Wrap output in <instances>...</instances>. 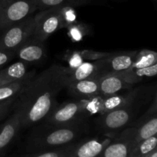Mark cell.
<instances>
[{"label":"cell","instance_id":"obj_26","mask_svg":"<svg viewBox=\"0 0 157 157\" xmlns=\"http://www.w3.org/2000/svg\"><path fill=\"white\" fill-rule=\"evenodd\" d=\"M16 100L17 98H13V99L0 103V123L3 120L6 119L9 116V113L12 111Z\"/></svg>","mask_w":157,"mask_h":157},{"label":"cell","instance_id":"obj_11","mask_svg":"<svg viewBox=\"0 0 157 157\" xmlns=\"http://www.w3.org/2000/svg\"><path fill=\"white\" fill-rule=\"evenodd\" d=\"M138 51L112 52L107 58L100 59V78L109 74L121 73L130 67Z\"/></svg>","mask_w":157,"mask_h":157},{"label":"cell","instance_id":"obj_15","mask_svg":"<svg viewBox=\"0 0 157 157\" xmlns=\"http://www.w3.org/2000/svg\"><path fill=\"white\" fill-rule=\"evenodd\" d=\"M66 73V84L87 78H100V60L87 61L73 68L64 67Z\"/></svg>","mask_w":157,"mask_h":157},{"label":"cell","instance_id":"obj_5","mask_svg":"<svg viewBox=\"0 0 157 157\" xmlns=\"http://www.w3.org/2000/svg\"><path fill=\"white\" fill-rule=\"evenodd\" d=\"M35 32L33 37L46 41V40L59 29L67 27L64 7H54L38 11L34 15Z\"/></svg>","mask_w":157,"mask_h":157},{"label":"cell","instance_id":"obj_28","mask_svg":"<svg viewBox=\"0 0 157 157\" xmlns=\"http://www.w3.org/2000/svg\"><path fill=\"white\" fill-rule=\"evenodd\" d=\"M12 0H0V9L5 7L6 5L9 4Z\"/></svg>","mask_w":157,"mask_h":157},{"label":"cell","instance_id":"obj_29","mask_svg":"<svg viewBox=\"0 0 157 157\" xmlns=\"http://www.w3.org/2000/svg\"><path fill=\"white\" fill-rule=\"evenodd\" d=\"M143 157H157V149L154 150L153 151H152L151 153H150L149 154L146 155V156Z\"/></svg>","mask_w":157,"mask_h":157},{"label":"cell","instance_id":"obj_4","mask_svg":"<svg viewBox=\"0 0 157 157\" xmlns=\"http://www.w3.org/2000/svg\"><path fill=\"white\" fill-rule=\"evenodd\" d=\"M101 95L91 98H74L58 105L41 123L48 124H66L90 121L100 112Z\"/></svg>","mask_w":157,"mask_h":157},{"label":"cell","instance_id":"obj_9","mask_svg":"<svg viewBox=\"0 0 157 157\" xmlns=\"http://www.w3.org/2000/svg\"><path fill=\"white\" fill-rule=\"evenodd\" d=\"M130 127L136 128L132 147L138 143L157 134V94L152 100L144 114L134 121Z\"/></svg>","mask_w":157,"mask_h":157},{"label":"cell","instance_id":"obj_17","mask_svg":"<svg viewBox=\"0 0 157 157\" xmlns=\"http://www.w3.org/2000/svg\"><path fill=\"white\" fill-rule=\"evenodd\" d=\"M36 75L35 70L28 71L23 78L9 84L0 86V103L13 98H18L25 87Z\"/></svg>","mask_w":157,"mask_h":157},{"label":"cell","instance_id":"obj_27","mask_svg":"<svg viewBox=\"0 0 157 157\" xmlns=\"http://www.w3.org/2000/svg\"><path fill=\"white\" fill-rule=\"evenodd\" d=\"M15 58V52L0 50V69Z\"/></svg>","mask_w":157,"mask_h":157},{"label":"cell","instance_id":"obj_13","mask_svg":"<svg viewBox=\"0 0 157 157\" xmlns=\"http://www.w3.org/2000/svg\"><path fill=\"white\" fill-rule=\"evenodd\" d=\"M101 135L93 138L86 136L81 140L67 157H96L115 136L112 134Z\"/></svg>","mask_w":157,"mask_h":157},{"label":"cell","instance_id":"obj_24","mask_svg":"<svg viewBox=\"0 0 157 157\" xmlns=\"http://www.w3.org/2000/svg\"><path fill=\"white\" fill-rule=\"evenodd\" d=\"M157 147L156 135L152 136L132 147L129 157H143L156 150Z\"/></svg>","mask_w":157,"mask_h":157},{"label":"cell","instance_id":"obj_19","mask_svg":"<svg viewBox=\"0 0 157 157\" xmlns=\"http://www.w3.org/2000/svg\"><path fill=\"white\" fill-rule=\"evenodd\" d=\"M29 65L18 61L8 67L0 69V86L9 84L23 78L29 71Z\"/></svg>","mask_w":157,"mask_h":157},{"label":"cell","instance_id":"obj_18","mask_svg":"<svg viewBox=\"0 0 157 157\" xmlns=\"http://www.w3.org/2000/svg\"><path fill=\"white\" fill-rule=\"evenodd\" d=\"M112 52H95L92 50L74 51L66 55V61L69 68H73L79 64L87 61H94L107 58Z\"/></svg>","mask_w":157,"mask_h":157},{"label":"cell","instance_id":"obj_23","mask_svg":"<svg viewBox=\"0 0 157 157\" xmlns=\"http://www.w3.org/2000/svg\"><path fill=\"white\" fill-rule=\"evenodd\" d=\"M157 64V53L154 51L142 49L137 52L133 63L130 68L136 69L149 67Z\"/></svg>","mask_w":157,"mask_h":157},{"label":"cell","instance_id":"obj_14","mask_svg":"<svg viewBox=\"0 0 157 157\" xmlns=\"http://www.w3.org/2000/svg\"><path fill=\"white\" fill-rule=\"evenodd\" d=\"M100 78H87L66 84L67 92L74 98H91L100 95Z\"/></svg>","mask_w":157,"mask_h":157},{"label":"cell","instance_id":"obj_21","mask_svg":"<svg viewBox=\"0 0 157 157\" xmlns=\"http://www.w3.org/2000/svg\"><path fill=\"white\" fill-rule=\"evenodd\" d=\"M129 97V91L122 94H114L108 96H101V104H100V112L99 114L110 112L111 110H116L119 107H122L126 101H127Z\"/></svg>","mask_w":157,"mask_h":157},{"label":"cell","instance_id":"obj_2","mask_svg":"<svg viewBox=\"0 0 157 157\" xmlns=\"http://www.w3.org/2000/svg\"><path fill=\"white\" fill-rule=\"evenodd\" d=\"M128 91V99L122 107L98 115L95 118V129L100 134L116 135L130 127L142 115L141 113L147 110L157 94L156 84L133 87Z\"/></svg>","mask_w":157,"mask_h":157},{"label":"cell","instance_id":"obj_20","mask_svg":"<svg viewBox=\"0 0 157 157\" xmlns=\"http://www.w3.org/2000/svg\"><path fill=\"white\" fill-rule=\"evenodd\" d=\"M157 74V64L143 68H129L124 72H121L124 79L131 85L135 86L141 81L148 78H154Z\"/></svg>","mask_w":157,"mask_h":157},{"label":"cell","instance_id":"obj_10","mask_svg":"<svg viewBox=\"0 0 157 157\" xmlns=\"http://www.w3.org/2000/svg\"><path fill=\"white\" fill-rule=\"evenodd\" d=\"M136 128L129 127L117 133L96 157H129Z\"/></svg>","mask_w":157,"mask_h":157},{"label":"cell","instance_id":"obj_6","mask_svg":"<svg viewBox=\"0 0 157 157\" xmlns=\"http://www.w3.org/2000/svg\"><path fill=\"white\" fill-rule=\"evenodd\" d=\"M35 32L34 15L0 31V50L13 52L27 40Z\"/></svg>","mask_w":157,"mask_h":157},{"label":"cell","instance_id":"obj_7","mask_svg":"<svg viewBox=\"0 0 157 157\" xmlns=\"http://www.w3.org/2000/svg\"><path fill=\"white\" fill-rule=\"evenodd\" d=\"M37 0H12L0 9V31L33 15Z\"/></svg>","mask_w":157,"mask_h":157},{"label":"cell","instance_id":"obj_12","mask_svg":"<svg viewBox=\"0 0 157 157\" xmlns=\"http://www.w3.org/2000/svg\"><path fill=\"white\" fill-rule=\"evenodd\" d=\"M15 57L29 65L40 64L47 58L45 41L32 36L15 51Z\"/></svg>","mask_w":157,"mask_h":157},{"label":"cell","instance_id":"obj_16","mask_svg":"<svg viewBox=\"0 0 157 157\" xmlns=\"http://www.w3.org/2000/svg\"><path fill=\"white\" fill-rule=\"evenodd\" d=\"M134 86L127 83L121 73L109 74L99 79V94L101 96L114 94L121 90H127Z\"/></svg>","mask_w":157,"mask_h":157},{"label":"cell","instance_id":"obj_8","mask_svg":"<svg viewBox=\"0 0 157 157\" xmlns=\"http://www.w3.org/2000/svg\"><path fill=\"white\" fill-rule=\"evenodd\" d=\"M24 110L16 100L12 112L9 113L4 122L0 123V157L16 140L20 130L22 129Z\"/></svg>","mask_w":157,"mask_h":157},{"label":"cell","instance_id":"obj_3","mask_svg":"<svg viewBox=\"0 0 157 157\" xmlns=\"http://www.w3.org/2000/svg\"><path fill=\"white\" fill-rule=\"evenodd\" d=\"M90 121L66 124L39 123L33 126L25 142V153L53 150L84 139L90 133Z\"/></svg>","mask_w":157,"mask_h":157},{"label":"cell","instance_id":"obj_22","mask_svg":"<svg viewBox=\"0 0 157 157\" xmlns=\"http://www.w3.org/2000/svg\"><path fill=\"white\" fill-rule=\"evenodd\" d=\"M95 0H37V10L54 7H79L94 3Z\"/></svg>","mask_w":157,"mask_h":157},{"label":"cell","instance_id":"obj_25","mask_svg":"<svg viewBox=\"0 0 157 157\" xmlns=\"http://www.w3.org/2000/svg\"><path fill=\"white\" fill-rule=\"evenodd\" d=\"M80 141V140H79ZM79 141L67 144L63 147H58L53 150H44V151L37 152V153H25L20 157H67L69 153L76 147Z\"/></svg>","mask_w":157,"mask_h":157},{"label":"cell","instance_id":"obj_1","mask_svg":"<svg viewBox=\"0 0 157 157\" xmlns=\"http://www.w3.org/2000/svg\"><path fill=\"white\" fill-rule=\"evenodd\" d=\"M65 85L64 66L52 64L35 75L17 98L24 110L22 128L41 123L58 105L57 97Z\"/></svg>","mask_w":157,"mask_h":157}]
</instances>
